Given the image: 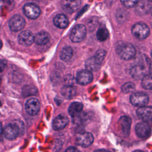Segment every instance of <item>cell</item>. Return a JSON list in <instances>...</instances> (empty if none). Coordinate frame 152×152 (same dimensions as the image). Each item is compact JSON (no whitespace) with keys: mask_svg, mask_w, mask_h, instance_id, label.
Segmentation results:
<instances>
[{"mask_svg":"<svg viewBox=\"0 0 152 152\" xmlns=\"http://www.w3.org/2000/svg\"><path fill=\"white\" fill-rule=\"evenodd\" d=\"M24 130L23 123L21 121L16 120L5 126L4 129V134L7 139L12 140L21 135L24 132Z\"/></svg>","mask_w":152,"mask_h":152,"instance_id":"6da1fadb","label":"cell"},{"mask_svg":"<svg viewBox=\"0 0 152 152\" xmlns=\"http://www.w3.org/2000/svg\"><path fill=\"white\" fill-rule=\"evenodd\" d=\"M116 52L119 57L125 60L132 58L136 53L135 49L132 45L124 42L118 43L116 47Z\"/></svg>","mask_w":152,"mask_h":152,"instance_id":"7a4b0ae2","label":"cell"},{"mask_svg":"<svg viewBox=\"0 0 152 152\" xmlns=\"http://www.w3.org/2000/svg\"><path fill=\"white\" fill-rule=\"evenodd\" d=\"M131 31L133 36L141 40L147 38L150 34L149 27L147 25L142 23L135 24L132 26Z\"/></svg>","mask_w":152,"mask_h":152,"instance_id":"3957f363","label":"cell"},{"mask_svg":"<svg viewBox=\"0 0 152 152\" xmlns=\"http://www.w3.org/2000/svg\"><path fill=\"white\" fill-rule=\"evenodd\" d=\"M86 28L84 25L77 24L72 28L70 34V39L73 42H80L86 37Z\"/></svg>","mask_w":152,"mask_h":152,"instance_id":"277c9868","label":"cell"},{"mask_svg":"<svg viewBox=\"0 0 152 152\" xmlns=\"http://www.w3.org/2000/svg\"><path fill=\"white\" fill-rule=\"evenodd\" d=\"M148 96L144 92L134 93L130 96L131 103L135 106H145L148 103Z\"/></svg>","mask_w":152,"mask_h":152,"instance_id":"5b68a950","label":"cell"},{"mask_svg":"<svg viewBox=\"0 0 152 152\" xmlns=\"http://www.w3.org/2000/svg\"><path fill=\"white\" fill-rule=\"evenodd\" d=\"M26 24V21L23 17L15 15L9 20V27L12 31H18L22 30Z\"/></svg>","mask_w":152,"mask_h":152,"instance_id":"8992f818","label":"cell"},{"mask_svg":"<svg viewBox=\"0 0 152 152\" xmlns=\"http://www.w3.org/2000/svg\"><path fill=\"white\" fill-rule=\"evenodd\" d=\"M24 13L28 18L35 19L37 18L40 14L39 7L34 4L27 3L23 7Z\"/></svg>","mask_w":152,"mask_h":152,"instance_id":"52a82bcc","label":"cell"},{"mask_svg":"<svg viewBox=\"0 0 152 152\" xmlns=\"http://www.w3.org/2000/svg\"><path fill=\"white\" fill-rule=\"evenodd\" d=\"M94 141L93 135L88 132L78 134L76 138V143L83 147H87L92 144Z\"/></svg>","mask_w":152,"mask_h":152,"instance_id":"ba28073f","label":"cell"},{"mask_svg":"<svg viewBox=\"0 0 152 152\" xmlns=\"http://www.w3.org/2000/svg\"><path fill=\"white\" fill-rule=\"evenodd\" d=\"M25 109L28 114L31 116L36 115L40 110V103L37 99L31 98L27 100L25 104Z\"/></svg>","mask_w":152,"mask_h":152,"instance_id":"9c48e42d","label":"cell"},{"mask_svg":"<svg viewBox=\"0 0 152 152\" xmlns=\"http://www.w3.org/2000/svg\"><path fill=\"white\" fill-rule=\"evenodd\" d=\"M80 5L81 0H61L62 8L69 13L77 11Z\"/></svg>","mask_w":152,"mask_h":152,"instance_id":"30bf717a","label":"cell"},{"mask_svg":"<svg viewBox=\"0 0 152 152\" xmlns=\"http://www.w3.org/2000/svg\"><path fill=\"white\" fill-rule=\"evenodd\" d=\"M135 132L140 138H147L150 135L151 128L147 122H140L135 126Z\"/></svg>","mask_w":152,"mask_h":152,"instance_id":"8fae6325","label":"cell"},{"mask_svg":"<svg viewBox=\"0 0 152 152\" xmlns=\"http://www.w3.org/2000/svg\"><path fill=\"white\" fill-rule=\"evenodd\" d=\"M34 36L33 33L28 30L21 31L18 36V43L24 46H30L34 42Z\"/></svg>","mask_w":152,"mask_h":152,"instance_id":"7c38bea8","label":"cell"},{"mask_svg":"<svg viewBox=\"0 0 152 152\" xmlns=\"http://www.w3.org/2000/svg\"><path fill=\"white\" fill-rule=\"evenodd\" d=\"M76 81L81 85H86L93 80V75L91 72L87 69L79 71L75 78Z\"/></svg>","mask_w":152,"mask_h":152,"instance_id":"4fadbf2b","label":"cell"},{"mask_svg":"<svg viewBox=\"0 0 152 152\" xmlns=\"http://www.w3.org/2000/svg\"><path fill=\"white\" fill-rule=\"evenodd\" d=\"M68 118L64 115H59L53 121L52 128L55 131H59L64 129L68 123Z\"/></svg>","mask_w":152,"mask_h":152,"instance_id":"5bb4252c","label":"cell"},{"mask_svg":"<svg viewBox=\"0 0 152 152\" xmlns=\"http://www.w3.org/2000/svg\"><path fill=\"white\" fill-rule=\"evenodd\" d=\"M137 114L138 116L143 122H148L151 119L152 116V109L151 106H142L140 107L137 110Z\"/></svg>","mask_w":152,"mask_h":152,"instance_id":"9a60e30c","label":"cell"},{"mask_svg":"<svg viewBox=\"0 0 152 152\" xmlns=\"http://www.w3.org/2000/svg\"><path fill=\"white\" fill-rule=\"evenodd\" d=\"M118 122L123 133L126 135H129L132 122L131 119L128 116H122L119 118Z\"/></svg>","mask_w":152,"mask_h":152,"instance_id":"2e32d148","label":"cell"},{"mask_svg":"<svg viewBox=\"0 0 152 152\" xmlns=\"http://www.w3.org/2000/svg\"><path fill=\"white\" fill-rule=\"evenodd\" d=\"M83 105L81 103L75 102L72 103L68 107V113L72 118L78 117L81 113Z\"/></svg>","mask_w":152,"mask_h":152,"instance_id":"e0dca14e","label":"cell"},{"mask_svg":"<svg viewBox=\"0 0 152 152\" xmlns=\"http://www.w3.org/2000/svg\"><path fill=\"white\" fill-rule=\"evenodd\" d=\"M145 69L142 64L134 65L131 69V75L135 79H139L145 75Z\"/></svg>","mask_w":152,"mask_h":152,"instance_id":"ac0fdd59","label":"cell"},{"mask_svg":"<svg viewBox=\"0 0 152 152\" xmlns=\"http://www.w3.org/2000/svg\"><path fill=\"white\" fill-rule=\"evenodd\" d=\"M50 39L49 34L44 31L38 33L34 38V42L39 45H44L49 42Z\"/></svg>","mask_w":152,"mask_h":152,"instance_id":"d6986e66","label":"cell"},{"mask_svg":"<svg viewBox=\"0 0 152 152\" xmlns=\"http://www.w3.org/2000/svg\"><path fill=\"white\" fill-rule=\"evenodd\" d=\"M54 24L61 28H64L67 27L68 24V20L64 14H58L53 18Z\"/></svg>","mask_w":152,"mask_h":152,"instance_id":"ffe728a7","label":"cell"},{"mask_svg":"<svg viewBox=\"0 0 152 152\" xmlns=\"http://www.w3.org/2000/svg\"><path fill=\"white\" fill-rule=\"evenodd\" d=\"M100 64L101 63L93 56L86 61L85 66L87 70L89 71H96L100 68Z\"/></svg>","mask_w":152,"mask_h":152,"instance_id":"44dd1931","label":"cell"},{"mask_svg":"<svg viewBox=\"0 0 152 152\" xmlns=\"http://www.w3.org/2000/svg\"><path fill=\"white\" fill-rule=\"evenodd\" d=\"M148 1H145V0H141L137 4L136 10L137 12L141 13V14H145L148 12L151 9V4L150 2H148Z\"/></svg>","mask_w":152,"mask_h":152,"instance_id":"7402d4cb","label":"cell"},{"mask_svg":"<svg viewBox=\"0 0 152 152\" xmlns=\"http://www.w3.org/2000/svg\"><path fill=\"white\" fill-rule=\"evenodd\" d=\"M61 94L64 97L67 99H72L75 94V89L74 86H65L61 89Z\"/></svg>","mask_w":152,"mask_h":152,"instance_id":"603a6c76","label":"cell"},{"mask_svg":"<svg viewBox=\"0 0 152 152\" xmlns=\"http://www.w3.org/2000/svg\"><path fill=\"white\" fill-rule=\"evenodd\" d=\"M72 49L69 46H66L62 50L60 54V58L62 60L64 61H67L72 57Z\"/></svg>","mask_w":152,"mask_h":152,"instance_id":"cb8c5ba5","label":"cell"},{"mask_svg":"<svg viewBox=\"0 0 152 152\" xmlns=\"http://www.w3.org/2000/svg\"><path fill=\"white\" fill-rule=\"evenodd\" d=\"M141 86L142 87L147 90H151L152 88V80H151V75L150 73L145 74L142 78L141 81Z\"/></svg>","mask_w":152,"mask_h":152,"instance_id":"d4e9b609","label":"cell"},{"mask_svg":"<svg viewBox=\"0 0 152 152\" xmlns=\"http://www.w3.org/2000/svg\"><path fill=\"white\" fill-rule=\"evenodd\" d=\"M97 38L100 41H104L109 37V32L104 27H100L97 31Z\"/></svg>","mask_w":152,"mask_h":152,"instance_id":"484cf974","label":"cell"},{"mask_svg":"<svg viewBox=\"0 0 152 152\" xmlns=\"http://www.w3.org/2000/svg\"><path fill=\"white\" fill-rule=\"evenodd\" d=\"M128 17L127 11L124 9H119L116 12V19L118 23H124Z\"/></svg>","mask_w":152,"mask_h":152,"instance_id":"4316f807","label":"cell"},{"mask_svg":"<svg viewBox=\"0 0 152 152\" xmlns=\"http://www.w3.org/2000/svg\"><path fill=\"white\" fill-rule=\"evenodd\" d=\"M121 89L122 91L125 93H131L135 90V86L132 82H128L122 85Z\"/></svg>","mask_w":152,"mask_h":152,"instance_id":"83f0119b","label":"cell"},{"mask_svg":"<svg viewBox=\"0 0 152 152\" xmlns=\"http://www.w3.org/2000/svg\"><path fill=\"white\" fill-rule=\"evenodd\" d=\"M64 82L65 86H74L77 81L73 75L71 74H67L64 77Z\"/></svg>","mask_w":152,"mask_h":152,"instance_id":"f1b7e54d","label":"cell"},{"mask_svg":"<svg viewBox=\"0 0 152 152\" xmlns=\"http://www.w3.org/2000/svg\"><path fill=\"white\" fill-rule=\"evenodd\" d=\"M36 92H37V90L34 87L29 86H25L23 89V94L25 96L34 94Z\"/></svg>","mask_w":152,"mask_h":152,"instance_id":"f546056e","label":"cell"},{"mask_svg":"<svg viewBox=\"0 0 152 152\" xmlns=\"http://www.w3.org/2000/svg\"><path fill=\"white\" fill-rule=\"evenodd\" d=\"M106 56V51L103 49H99L94 54V57L100 62L102 63V62L103 61L104 57Z\"/></svg>","mask_w":152,"mask_h":152,"instance_id":"4dcf8cb0","label":"cell"},{"mask_svg":"<svg viewBox=\"0 0 152 152\" xmlns=\"http://www.w3.org/2000/svg\"><path fill=\"white\" fill-rule=\"evenodd\" d=\"M121 1L125 7L131 8L137 5L138 0H121Z\"/></svg>","mask_w":152,"mask_h":152,"instance_id":"1f68e13d","label":"cell"},{"mask_svg":"<svg viewBox=\"0 0 152 152\" xmlns=\"http://www.w3.org/2000/svg\"><path fill=\"white\" fill-rule=\"evenodd\" d=\"M7 65V62L5 59H0V72L5 69Z\"/></svg>","mask_w":152,"mask_h":152,"instance_id":"d6a6232c","label":"cell"},{"mask_svg":"<svg viewBox=\"0 0 152 152\" xmlns=\"http://www.w3.org/2000/svg\"><path fill=\"white\" fill-rule=\"evenodd\" d=\"M64 152H79L78 150L75 147H69Z\"/></svg>","mask_w":152,"mask_h":152,"instance_id":"836d02e7","label":"cell"},{"mask_svg":"<svg viewBox=\"0 0 152 152\" xmlns=\"http://www.w3.org/2000/svg\"><path fill=\"white\" fill-rule=\"evenodd\" d=\"M94 152H110V151L106 150V149H104V148H101V149H98L95 150Z\"/></svg>","mask_w":152,"mask_h":152,"instance_id":"e575fe53","label":"cell"},{"mask_svg":"<svg viewBox=\"0 0 152 152\" xmlns=\"http://www.w3.org/2000/svg\"><path fill=\"white\" fill-rule=\"evenodd\" d=\"M2 131H3L2 126V124H1V123L0 122V135L2 134Z\"/></svg>","mask_w":152,"mask_h":152,"instance_id":"d590c367","label":"cell"},{"mask_svg":"<svg viewBox=\"0 0 152 152\" xmlns=\"http://www.w3.org/2000/svg\"><path fill=\"white\" fill-rule=\"evenodd\" d=\"M2 1L5 2H7V3H11L13 0H2Z\"/></svg>","mask_w":152,"mask_h":152,"instance_id":"8d00e7d4","label":"cell"},{"mask_svg":"<svg viewBox=\"0 0 152 152\" xmlns=\"http://www.w3.org/2000/svg\"><path fill=\"white\" fill-rule=\"evenodd\" d=\"M132 152H144V151H142V150H136L133 151Z\"/></svg>","mask_w":152,"mask_h":152,"instance_id":"74e56055","label":"cell"},{"mask_svg":"<svg viewBox=\"0 0 152 152\" xmlns=\"http://www.w3.org/2000/svg\"><path fill=\"white\" fill-rule=\"evenodd\" d=\"M2 46V41L0 40V49H1Z\"/></svg>","mask_w":152,"mask_h":152,"instance_id":"f35d334b","label":"cell"},{"mask_svg":"<svg viewBox=\"0 0 152 152\" xmlns=\"http://www.w3.org/2000/svg\"><path fill=\"white\" fill-rule=\"evenodd\" d=\"M1 78L0 77V85H1Z\"/></svg>","mask_w":152,"mask_h":152,"instance_id":"ab89813d","label":"cell"},{"mask_svg":"<svg viewBox=\"0 0 152 152\" xmlns=\"http://www.w3.org/2000/svg\"><path fill=\"white\" fill-rule=\"evenodd\" d=\"M149 2H151V0H148Z\"/></svg>","mask_w":152,"mask_h":152,"instance_id":"60d3db41","label":"cell"},{"mask_svg":"<svg viewBox=\"0 0 152 152\" xmlns=\"http://www.w3.org/2000/svg\"><path fill=\"white\" fill-rule=\"evenodd\" d=\"M0 105H1V103H0Z\"/></svg>","mask_w":152,"mask_h":152,"instance_id":"b9f144b4","label":"cell"}]
</instances>
